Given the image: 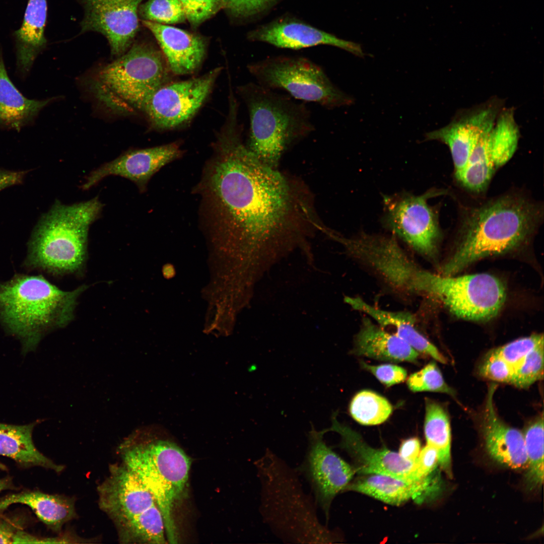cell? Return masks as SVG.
I'll use <instances>...</instances> for the list:
<instances>
[{"mask_svg": "<svg viewBox=\"0 0 544 544\" xmlns=\"http://www.w3.org/2000/svg\"><path fill=\"white\" fill-rule=\"evenodd\" d=\"M239 133L229 126L218 138L195 190L204 226L245 259L247 276L257 282L296 248L310 256L307 225L317 223L299 189L259 160Z\"/></svg>", "mask_w": 544, "mask_h": 544, "instance_id": "cell-1", "label": "cell"}, {"mask_svg": "<svg viewBox=\"0 0 544 544\" xmlns=\"http://www.w3.org/2000/svg\"><path fill=\"white\" fill-rule=\"evenodd\" d=\"M542 214L539 205L515 193L469 209L462 220L455 252L442 275L453 276L479 259L517 248L535 231Z\"/></svg>", "mask_w": 544, "mask_h": 544, "instance_id": "cell-2", "label": "cell"}, {"mask_svg": "<svg viewBox=\"0 0 544 544\" xmlns=\"http://www.w3.org/2000/svg\"><path fill=\"white\" fill-rule=\"evenodd\" d=\"M256 465L260 485L259 512L275 535L287 543H326L338 540L320 521L314 499L304 491L296 468L269 450Z\"/></svg>", "mask_w": 544, "mask_h": 544, "instance_id": "cell-3", "label": "cell"}, {"mask_svg": "<svg viewBox=\"0 0 544 544\" xmlns=\"http://www.w3.org/2000/svg\"><path fill=\"white\" fill-rule=\"evenodd\" d=\"M87 288L65 291L41 276L15 275L0 283V322L20 339L24 352L32 351L46 333L72 321L78 298Z\"/></svg>", "mask_w": 544, "mask_h": 544, "instance_id": "cell-4", "label": "cell"}, {"mask_svg": "<svg viewBox=\"0 0 544 544\" xmlns=\"http://www.w3.org/2000/svg\"><path fill=\"white\" fill-rule=\"evenodd\" d=\"M103 207L97 197L70 205L56 200L33 231L25 267L55 276L80 273L87 257L89 228Z\"/></svg>", "mask_w": 544, "mask_h": 544, "instance_id": "cell-5", "label": "cell"}, {"mask_svg": "<svg viewBox=\"0 0 544 544\" xmlns=\"http://www.w3.org/2000/svg\"><path fill=\"white\" fill-rule=\"evenodd\" d=\"M240 93L249 114L247 147L259 160L276 168L288 147L314 130L310 111L304 103L258 83L241 87Z\"/></svg>", "mask_w": 544, "mask_h": 544, "instance_id": "cell-6", "label": "cell"}, {"mask_svg": "<svg viewBox=\"0 0 544 544\" xmlns=\"http://www.w3.org/2000/svg\"><path fill=\"white\" fill-rule=\"evenodd\" d=\"M123 463L132 470L153 496L164 522L168 542L178 543L173 511L187 483L191 461L177 445L165 440L120 446Z\"/></svg>", "mask_w": 544, "mask_h": 544, "instance_id": "cell-7", "label": "cell"}, {"mask_svg": "<svg viewBox=\"0 0 544 544\" xmlns=\"http://www.w3.org/2000/svg\"><path fill=\"white\" fill-rule=\"evenodd\" d=\"M167 71L161 53L151 44L136 42L117 59L103 67L93 84L97 99L117 112L143 109L165 84Z\"/></svg>", "mask_w": 544, "mask_h": 544, "instance_id": "cell-8", "label": "cell"}, {"mask_svg": "<svg viewBox=\"0 0 544 544\" xmlns=\"http://www.w3.org/2000/svg\"><path fill=\"white\" fill-rule=\"evenodd\" d=\"M326 233L395 293L406 296L429 295L433 273L419 267L393 235L362 232L347 237L328 230Z\"/></svg>", "mask_w": 544, "mask_h": 544, "instance_id": "cell-9", "label": "cell"}, {"mask_svg": "<svg viewBox=\"0 0 544 544\" xmlns=\"http://www.w3.org/2000/svg\"><path fill=\"white\" fill-rule=\"evenodd\" d=\"M248 69L258 84L286 91L297 100L327 109L354 103V98L337 87L320 66L304 57L269 58L249 64Z\"/></svg>", "mask_w": 544, "mask_h": 544, "instance_id": "cell-10", "label": "cell"}, {"mask_svg": "<svg viewBox=\"0 0 544 544\" xmlns=\"http://www.w3.org/2000/svg\"><path fill=\"white\" fill-rule=\"evenodd\" d=\"M447 193L433 189L420 195L407 192L384 195L383 226L418 253L434 257L442 234L438 213L428 200Z\"/></svg>", "mask_w": 544, "mask_h": 544, "instance_id": "cell-11", "label": "cell"}, {"mask_svg": "<svg viewBox=\"0 0 544 544\" xmlns=\"http://www.w3.org/2000/svg\"><path fill=\"white\" fill-rule=\"evenodd\" d=\"M429 296L439 300L458 317L485 321L499 312L506 290L500 280L488 274L453 277L433 273Z\"/></svg>", "mask_w": 544, "mask_h": 544, "instance_id": "cell-12", "label": "cell"}, {"mask_svg": "<svg viewBox=\"0 0 544 544\" xmlns=\"http://www.w3.org/2000/svg\"><path fill=\"white\" fill-rule=\"evenodd\" d=\"M520 130L513 107H503L492 127L479 139L464 168L455 175L467 190L480 193L487 188L494 174L514 154Z\"/></svg>", "mask_w": 544, "mask_h": 544, "instance_id": "cell-13", "label": "cell"}, {"mask_svg": "<svg viewBox=\"0 0 544 544\" xmlns=\"http://www.w3.org/2000/svg\"><path fill=\"white\" fill-rule=\"evenodd\" d=\"M325 433L324 429L318 431L312 425L304 460L296 469L306 478L316 504L327 522L333 500L344 492L356 473L353 465L325 443Z\"/></svg>", "mask_w": 544, "mask_h": 544, "instance_id": "cell-14", "label": "cell"}, {"mask_svg": "<svg viewBox=\"0 0 544 544\" xmlns=\"http://www.w3.org/2000/svg\"><path fill=\"white\" fill-rule=\"evenodd\" d=\"M215 69L198 78L165 84L145 104L143 110L160 128L177 126L189 119L209 95L220 73Z\"/></svg>", "mask_w": 544, "mask_h": 544, "instance_id": "cell-15", "label": "cell"}, {"mask_svg": "<svg viewBox=\"0 0 544 544\" xmlns=\"http://www.w3.org/2000/svg\"><path fill=\"white\" fill-rule=\"evenodd\" d=\"M504 102L492 97L479 105L460 109L447 125L425 133L424 141H437L448 147L455 175L466 165L480 137L494 124Z\"/></svg>", "mask_w": 544, "mask_h": 544, "instance_id": "cell-16", "label": "cell"}, {"mask_svg": "<svg viewBox=\"0 0 544 544\" xmlns=\"http://www.w3.org/2000/svg\"><path fill=\"white\" fill-rule=\"evenodd\" d=\"M83 11L80 32H98L120 56L132 45L139 29L138 10L144 0H76Z\"/></svg>", "mask_w": 544, "mask_h": 544, "instance_id": "cell-17", "label": "cell"}, {"mask_svg": "<svg viewBox=\"0 0 544 544\" xmlns=\"http://www.w3.org/2000/svg\"><path fill=\"white\" fill-rule=\"evenodd\" d=\"M109 470V476L98 487L99 505L118 528L156 503L140 478L124 463L113 464Z\"/></svg>", "mask_w": 544, "mask_h": 544, "instance_id": "cell-18", "label": "cell"}, {"mask_svg": "<svg viewBox=\"0 0 544 544\" xmlns=\"http://www.w3.org/2000/svg\"><path fill=\"white\" fill-rule=\"evenodd\" d=\"M181 155V151L175 143L128 151L91 172L81 188L89 189L105 177L116 175L133 182L140 192H144L151 177Z\"/></svg>", "mask_w": 544, "mask_h": 544, "instance_id": "cell-19", "label": "cell"}, {"mask_svg": "<svg viewBox=\"0 0 544 544\" xmlns=\"http://www.w3.org/2000/svg\"><path fill=\"white\" fill-rule=\"evenodd\" d=\"M336 415V413L332 415V425L324 430L326 432L334 431L341 435L339 446L351 457L356 473L359 475L381 474L411 481L415 463L385 447L376 448L369 446L359 434L339 423Z\"/></svg>", "mask_w": 544, "mask_h": 544, "instance_id": "cell-20", "label": "cell"}, {"mask_svg": "<svg viewBox=\"0 0 544 544\" xmlns=\"http://www.w3.org/2000/svg\"><path fill=\"white\" fill-rule=\"evenodd\" d=\"M359 475L352 480L344 492H358L393 506H400L410 500L422 504L435 498L442 488L438 470L420 481L403 480L381 474Z\"/></svg>", "mask_w": 544, "mask_h": 544, "instance_id": "cell-21", "label": "cell"}, {"mask_svg": "<svg viewBox=\"0 0 544 544\" xmlns=\"http://www.w3.org/2000/svg\"><path fill=\"white\" fill-rule=\"evenodd\" d=\"M497 385L488 389L482 416V432L487 450L497 462L512 469L526 470L527 458L523 434L505 424L496 411L493 401Z\"/></svg>", "mask_w": 544, "mask_h": 544, "instance_id": "cell-22", "label": "cell"}, {"mask_svg": "<svg viewBox=\"0 0 544 544\" xmlns=\"http://www.w3.org/2000/svg\"><path fill=\"white\" fill-rule=\"evenodd\" d=\"M142 22L156 39L172 73L186 75L198 67L206 54L207 44L203 38L165 24Z\"/></svg>", "mask_w": 544, "mask_h": 544, "instance_id": "cell-23", "label": "cell"}, {"mask_svg": "<svg viewBox=\"0 0 544 544\" xmlns=\"http://www.w3.org/2000/svg\"><path fill=\"white\" fill-rule=\"evenodd\" d=\"M255 39L277 47L299 49L318 45H328L363 57L365 53L358 43L345 40L308 25L282 22L262 28L253 36Z\"/></svg>", "mask_w": 544, "mask_h": 544, "instance_id": "cell-24", "label": "cell"}, {"mask_svg": "<svg viewBox=\"0 0 544 544\" xmlns=\"http://www.w3.org/2000/svg\"><path fill=\"white\" fill-rule=\"evenodd\" d=\"M345 303L354 310L363 312L385 329L401 338L418 353L430 356L435 360L446 364L447 359L438 349L417 329L416 318L405 311L385 310L370 304L359 297L346 296Z\"/></svg>", "mask_w": 544, "mask_h": 544, "instance_id": "cell-25", "label": "cell"}, {"mask_svg": "<svg viewBox=\"0 0 544 544\" xmlns=\"http://www.w3.org/2000/svg\"><path fill=\"white\" fill-rule=\"evenodd\" d=\"M353 352L381 361L416 363L419 353L395 334L390 332L370 317H364L355 336Z\"/></svg>", "mask_w": 544, "mask_h": 544, "instance_id": "cell-26", "label": "cell"}, {"mask_svg": "<svg viewBox=\"0 0 544 544\" xmlns=\"http://www.w3.org/2000/svg\"><path fill=\"white\" fill-rule=\"evenodd\" d=\"M47 8V0H28L22 24L13 33L17 70L22 76L29 73L46 45Z\"/></svg>", "mask_w": 544, "mask_h": 544, "instance_id": "cell-27", "label": "cell"}, {"mask_svg": "<svg viewBox=\"0 0 544 544\" xmlns=\"http://www.w3.org/2000/svg\"><path fill=\"white\" fill-rule=\"evenodd\" d=\"M26 505L48 528L59 532L62 525L76 518L74 500L63 496L50 495L30 490L9 494L0 498V515L11 505Z\"/></svg>", "mask_w": 544, "mask_h": 544, "instance_id": "cell-28", "label": "cell"}, {"mask_svg": "<svg viewBox=\"0 0 544 544\" xmlns=\"http://www.w3.org/2000/svg\"><path fill=\"white\" fill-rule=\"evenodd\" d=\"M37 423L15 425L0 423V455L13 459L21 467L39 466L60 472L64 466L54 462L34 445L32 433Z\"/></svg>", "mask_w": 544, "mask_h": 544, "instance_id": "cell-29", "label": "cell"}, {"mask_svg": "<svg viewBox=\"0 0 544 544\" xmlns=\"http://www.w3.org/2000/svg\"><path fill=\"white\" fill-rule=\"evenodd\" d=\"M52 98L30 99L22 95L10 79L0 53V125L20 130L35 120Z\"/></svg>", "mask_w": 544, "mask_h": 544, "instance_id": "cell-30", "label": "cell"}, {"mask_svg": "<svg viewBox=\"0 0 544 544\" xmlns=\"http://www.w3.org/2000/svg\"><path fill=\"white\" fill-rule=\"evenodd\" d=\"M425 409L424 429L426 443L436 450L439 468L451 478V430L448 416L440 404L429 398L425 399Z\"/></svg>", "mask_w": 544, "mask_h": 544, "instance_id": "cell-31", "label": "cell"}, {"mask_svg": "<svg viewBox=\"0 0 544 544\" xmlns=\"http://www.w3.org/2000/svg\"><path fill=\"white\" fill-rule=\"evenodd\" d=\"M117 529L122 543H167L163 518L156 503Z\"/></svg>", "mask_w": 544, "mask_h": 544, "instance_id": "cell-32", "label": "cell"}, {"mask_svg": "<svg viewBox=\"0 0 544 544\" xmlns=\"http://www.w3.org/2000/svg\"><path fill=\"white\" fill-rule=\"evenodd\" d=\"M527 458L526 481L530 489L540 488L543 481V415L530 424L523 434Z\"/></svg>", "mask_w": 544, "mask_h": 544, "instance_id": "cell-33", "label": "cell"}, {"mask_svg": "<svg viewBox=\"0 0 544 544\" xmlns=\"http://www.w3.org/2000/svg\"><path fill=\"white\" fill-rule=\"evenodd\" d=\"M349 411L352 418L364 425H376L386 421L392 406L385 397L369 390L360 391L352 399Z\"/></svg>", "mask_w": 544, "mask_h": 544, "instance_id": "cell-34", "label": "cell"}, {"mask_svg": "<svg viewBox=\"0 0 544 544\" xmlns=\"http://www.w3.org/2000/svg\"><path fill=\"white\" fill-rule=\"evenodd\" d=\"M138 15L142 21L161 24L179 23L186 20L179 0H148L140 5Z\"/></svg>", "mask_w": 544, "mask_h": 544, "instance_id": "cell-35", "label": "cell"}, {"mask_svg": "<svg viewBox=\"0 0 544 544\" xmlns=\"http://www.w3.org/2000/svg\"><path fill=\"white\" fill-rule=\"evenodd\" d=\"M407 385L414 392L434 391L454 395V391L447 384L434 362H430L411 375L407 380Z\"/></svg>", "mask_w": 544, "mask_h": 544, "instance_id": "cell-36", "label": "cell"}, {"mask_svg": "<svg viewBox=\"0 0 544 544\" xmlns=\"http://www.w3.org/2000/svg\"><path fill=\"white\" fill-rule=\"evenodd\" d=\"M543 377V344L524 359L514 369L510 383L520 388H527Z\"/></svg>", "mask_w": 544, "mask_h": 544, "instance_id": "cell-37", "label": "cell"}, {"mask_svg": "<svg viewBox=\"0 0 544 544\" xmlns=\"http://www.w3.org/2000/svg\"><path fill=\"white\" fill-rule=\"evenodd\" d=\"M543 344L542 334H532L517 339L496 349L514 370L534 349Z\"/></svg>", "mask_w": 544, "mask_h": 544, "instance_id": "cell-38", "label": "cell"}, {"mask_svg": "<svg viewBox=\"0 0 544 544\" xmlns=\"http://www.w3.org/2000/svg\"><path fill=\"white\" fill-rule=\"evenodd\" d=\"M186 20L197 27L223 8L221 0H179Z\"/></svg>", "mask_w": 544, "mask_h": 544, "instance_id": "cell-39", "label": "cell"}, {"mask_svg": "<svg viewBox=\"0 0 544 544\" xmlns=\"http://www.w3.org/2000/svg\"><path fill=\"white\" fill-rule=\"evenodd\" d=\"M514 370L496 349L488 353L480 368V375L490 380L510 383Z\"/></svg>", "mask_w": 544, "mask_h": 544, "instance_id": "cell-40", "label": "cell"}, {"mask_svg": "<svg viewBox=\"0 0 544 544\" xmlns=\"http://www.w3.org/2000/svg\"><path fill=\"white\" fill-rule=\"evenodd\" d=\"M0 515V543H28L31 534L24 531L26 520Z\"/></svg>", "mask_w": 544, "mask_h": 544, "instance_id": "cell-41", "label": "cell"}, {"mask_svg": "<svg viewBox=\"0 0 544 544\" xmlns=\"http://www.w3.org/2000/svg\"><path fill=\"white\" fill-rule=\"evenodd\" d=\"M438 455L436 450L432 446L426 445L421 450L419 457L415 463L411 473L414 481L423 480L438 469Z\"/></svg>", "mask_w": 544, "mask_h": 544, "instance_id": "cell-42", "label": "cell"}, {"mask_svg": "<svg viewBox=\"0 0 544 544\" xmlns=\"http://www.w3.org/2000/svg\"><path fill=\"white\" fill-rule=\"evenodd\" d=\"M362 366L387 387L404 381L407 376L406 371L396 365L387 364L372 365L362 362Z\"/></svg>", "mask_w": 544, "mask_h": 544, "instance_id": "cell-43", "label": "cell"}, {"mask_svg": "<svg viewBox=\"0 0 544 544\" xmlns=\"http://www.w3.org/2000/svg\"><path fill=\"white\" fill-rule=\"evenodd\" d=\"M273 0H221L223 8L234 16H248L261 10Z\"/></svg>", "mask_w": 544, "mask_h": 544, "instance_id": "cell-44", "label": "cell"}, {"mask_svg": "<svg viewBox=\"0 0 544 544\" xmlns=\"http://www.w3.org/2000/svg\"><path fill=\"white\" fill-rule=\"evenodd\" d=\"M421 450V443L419 439L416 437H412L402 442L398 453L405 460L415 463Z\"/></svg>", "mask_w": 544, "mask_h": 544, "instance_id": "cell-45", "label": "cell"}, {"mask_svg": "<svg viewBox=\"0 0 544 544\" xmlns=\"http://www.w3.org/2000/svg\"><path fill=\"white\" fill-rule=\"evenodd\" d=\"M28 171H10L0 169V191L22 183Z\"/></svg>", "mask_w": 544, "mask_h": 544, "instance_id": "cell-46", "label": "cell"}, {"mask_svg": "<svg viewBox=\"0 0 544 544\" xmlns=\"http://www.w3.org/2000/svg\"><path fill=\"white\" fill-rule=\"evenodd\" d=\"M17 489L11 477H7L0 479V492L7 490H16Z\"/></svg>", "mask_w": 544, "mask_h": 544, "instance_id": "cell-47", "label": "cell"}, {"mask_svg": "<svg viewBox=\"0 0 544 544\" xmlns=\"http://www.w3.org/2000/svg\"><path fill=\"white\" fill-rule=\"evenodd\" d=\"M0 470H3V471H8V467L5 464H4L3 463H2L1 461H0Z\"/></svg>", "mask_w": 544, "mask_h": 544, "instance_id": "cell-48", "label": "cell"}]
</instances>
